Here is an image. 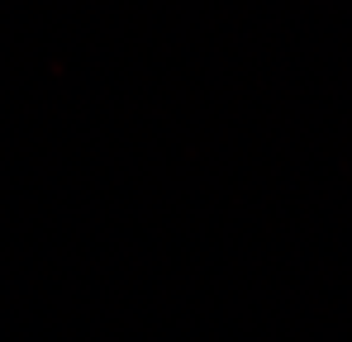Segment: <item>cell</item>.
Instances as JSON below:
<instances>
[]
</instances>
